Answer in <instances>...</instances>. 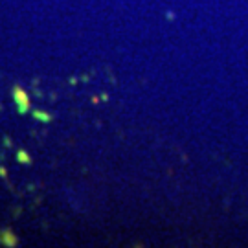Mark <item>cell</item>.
Masks as SVG:
<instances>
[{
    "mask_svg": "<svg viewBox=\"0 0 248 248\" xmlns=\"http://www.w3.org/2000/svg\"><path fill=\"white\" fill-rule=\"evenodd\" d=\"M11 94H13V101H15V105H17V110L20 114H26L28 110H30V107H31L26 90H22L20 87H13Z\"/></svg>",
    "mask_w": 248,
    "mask_h": 248,
    "instance_id": "6da1fadb",
    "label": "cell"
},
{
    "mask_svg": "<svg viewBox=\"0 0 248 248\" xmlns=\"http://www.w3.org/2000/svg\"><path fill=\"white\" fill-rule=\"evenodd\" d=\"M0 245H4V247H17V235L11 230H0Z\"/></svg>",
    "mask_w": 248,
    "mask_h": 248,
    "instance_id": "7a4b0ae2",
    "label": "cell"
},
{
    "mask_svg": "<svg viewBox=\"0 0 248 248\" xmlns=\"http://www.w3.org/2000/svg\"><path fill=\"white\" fill-rule=\"evenodd\" d=\"M33 118L39 120V122H43V124H50L52 122V116L48 114V112H43V110H33Z\"/></svg>",
    "mask_w": 248,
    "mask_h": 248,
    "instance_id": "3957f363",
    "label": "cell"
},
{
    "mask_svg": "<svg viewBox=\"0 0 248 248\" xmlns=\"http://www.w3.org/2000/svg\"><path fill=\"white\" fill-rule=\"evenodd\" d=\"M17 162H20V164H30V162H31V158H30V155H28L26 151H18V153H17Z\"/></svg>",
    "mask_w": 248,
    "mask_h": 248,
    "instance_id": "277c9868",
    "label": "cell"
}]
</instances>
